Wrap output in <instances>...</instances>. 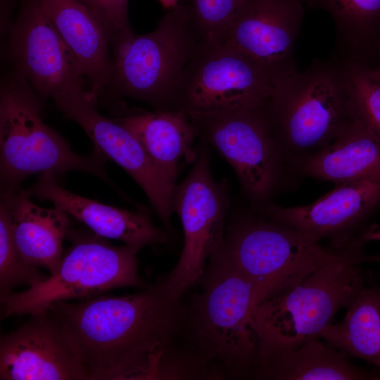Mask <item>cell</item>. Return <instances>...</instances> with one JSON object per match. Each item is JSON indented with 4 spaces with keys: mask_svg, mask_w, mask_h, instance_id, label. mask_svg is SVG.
Returning a JSON list of instances; mask_svg holds the SVG:
<instances>
[{
    "mask_svg": "<svg viewBox=\"0 0 380 380\" xmlns=\"http://www.w3.org/2000/svg\"><path fill=\"white\" fill-rule=\"evenodd\" d=\"M46 311L63 330L88 380L191 376L189 353L177 351L172 343L186 310L158 284L127 296L56 301Z\"/></svg>",
    "mask_w": 380,
    "mask_h": 380,
    "instance_id": "6da1fadb",
    "label": "cell"
},
{
    "mask_svg": "<svg viewBox=\"0 0 380 380\" xmlns=\"http://www.w3.org/2000/svg\"><path fill=\"white\" fill-rule=\"evenodd\" d=\"M379 239L380 229L370 224L341 246L322 247L315 269L307 277L260 301L255 310L258 358L319 338L337 311L364 284L362 264L380 263V254L365 251L369 242Z\"/></svg>",
    "mask_w": 380,
    "mask_h": 380,
    "instance_id": "7a4b0ae2",
    "label": "cell"
},
{
    "mask_svg": "<svg viewBox=\"0 0 380 380\" xmlns=\"http://www.w3.org/2000/svg\"><path fill=\"white\" fill-rule=\"evenodd\" d=\"M262 108L295 177L303 159L328 146L357 115L338 57L315 59L278 78Z\"/></svg>",
    "mask_w": 380,
    "mask_h": 380,
    "instance_id": "3957f363",
    "label": "cell"
},
{
    "mask_svg": "<svg viewBox=\"0 0 380 380\" xmlns=\"http://www.w3.org/2000/svg\"><path fill=\"white\" fill-rule=\"evenodd\" d=\"M43 101L18 74L4 78L0 89L1 194L15 193L34 175L82 171L113 186L105 170L107 159L94 149L88 155L69 144L43 120Z\"/></svg>",
    "mask_w": 380,
    "mask_h": 380,
    "instance_id": "277c9868",
    "label": "cell"
},
{
    "mask_svg": "<svg viewBox=\"0 0 380 380\" xmlns=\"http://www.w3.org/2000/svg\"><path fill=\"white\" fill-rule=\"evenodd\" d=\"M202 291L186 310L197 352L237 374H253L260 341L255 327L258 304L253 284L218 247L200 280Z\"/></svg>",
    "mask_w": 380,
    "mask_h": 380,
    "instance_id": "5b68a950",
    "label": "cell"
},
{
    "mask_svg": "<svg viewBox=\"0 0 380 380\" xmlns=\"http://www.w3.org/2000/svg\"><path fill=\"white\" fill-rule=\"evenodd\" d=\"M203 43L189 6L177 4L149 33L136 34L132 30L111 39L113 72L108 87L156 110H179V80Z\"/></svg>",
    "mask_w": 380,
    "mask_h": 380,
    "instance_id": "8992f818",
    "label": "cell"
},
{
    "mask_svg": "<svg viewBox=\"0 0 380 380\" xmlns=\"http://www.w3.org/2000/svg\"><path fill=\"white\" fill-rule=\"evenodd\" d=\"M66 237L71 246L53 274L0 298L2 318L43 312L53 302L90 298L117 288H146L139 274V250L115 246L93 232L70 229Z\"/></svg>",
    "mask_w": 380,
    "mask_h": 380,
    "instance_id": "52a82bcc",
    "label": "cell"
},
{
    "mask_svg": "<svg viewBox=\"0 0 380 380\" xmlns=\"http://www.w3.org/2000/svg\"><path fill=\"white\" fill-rule=\"evenodd\" d=\"M219 247L253 284L258 304L307 277L322 249L319 242L250 207L233 215Z\"/></svg>",
    "mask_w": 380,
    "mask_h": 380,
    "instance_id": "ba28073f",
    "label": "cell"
},
{
    "mask_svg": "<svg viewBox=\"0 0 380 380\" xmlns=\"http://www.w3.org/2000/svg\"><path fill=\"white\" fill-rule=\"evenodd\" d=\"M262 106L187 113L200 137L235 171L249 207L255 210L272 203L295 177Z\"/></svg>",
    "mask_w": 380,
    "mask_h": 380,
    "instance_id": "9c48e42d",
    "label": "cell"
},
{
    "mask_svg": "<svg viewBox=\"0 0 380 380\" xmlns=\"http://www.w3.org/2000/svg\"><path fill=\"white\" fill-rule=\"evenodd\" d=\"M200 138L194 165L184 179L176 184L171 198L172 211L182 226V251L175 268L157 284L178 300L199 281L206 260L221 244L230 204L228 184L213 177L209 144Z\"/></svg>",
    "mask_w": 380,
    "mask_h": 380,
    "instance_id": "30bf717a",
    "label": "cell"
},
{
    "mask_svg": "<svg viewBox=\"0 0 380 380\" xmlns=\"http://www.w3.org/2000/svg\"><path fill=\"white\" fill-rule=\"evenodd\" d=\"M273 84L263 68L239 49L203 43L180 76L177 106L186 113L258 108Z\"/></svg>",
    "mask_w": 380,
    "mask_h": 380,
    "instance_id": "8fae6325",
    "label": "cell"
},
{
    "mask_svg": "<svg viewBox=\"0 0 380 380\" xmlns=\"http://www.w3.org/2000/svg\"><path fill=\"white\" fill-rule=\"evenodd\" d=\"M13 71L44 100L84 88L76 61L43 11L39 0H20L7 32Z\"/></svg>",
    "mask_w": 380,
    "mask_h": 380,
    "instance_id": "7c38bea8",
    "label": "cell"
},
{
    "mask_svg": "<svg viewBox=\"0 0 380 380\" xmlns=\"http://www.w3.org/2000/svg\"><path fill=\"white\" fill-rule=\"evenodd\" d=\"M64 116L77 123L94 149L123 168L144 191L167 229L171 230V183L152 163L134 134L118 120L102 115L85 88H77L53 99Z\"/></svg>",
    "mask_w": 380,
    "mask_h": 380,
    "instance_id": "4fadbf2b",
    "label": "cell"
},
{
    "mask_svg": "<svg viewBox=\"0 0 380 380\" xmlns=\"http://www.w3.org/2000/svg\"><path fill=\"white\" fill-rule=\"evenodd\" d=\"M380 207V180L362 179L336 184L315 202L284 207L272 202L256 210L305 234L316 242L327 239L341 246L361 233Z\"/></svg>",
    "mask_w": 380,
    "mask_h": 380,
    "instance_id": "5bb4252c",
    "label": "cell"
},
{
    "mask_svg": "<svg viewBox=\"0 0 380 380\" xmlns=\"http://www.w3.org/2000/svg\"><path fill=\"white\" fill-rule=\"evenodd\" d=\"M304 6L303 0H248L224 43L253 59L274 82L298 69L294 50Z\"/></svg>",
    "mask_w": 380,
    "mask_h": 380,
    "instance_id": "9a60e30c",
    "label": "cell"
},
{
    "mask_svg": "<svg viewBox=\"0 0 380 380\" xmlns=\"http://www.w3.org/2000/svg\"><path fill=\"white\" fill-rule=\"evenodd\" d=\"M1 380H88L63 330L48 311L30 315L0 338Z\"/></svg>",
    "mask_w": 380,
    "mask_h": 380,
    "instance_id": "2e32d148",
    "label": "cell"
},
{
    "mask_svg": "<svg viewBox=\"0 0 380 380\" xmlns=\"http://www.w3.org/2000/svg\"><path fill=\"white\" fill-rule=\"evenodd\" d=\"M58 178L53 173H43L23 191L30 197L50 201L98 236L121 241L139 251L167 242L166 232L155 226L145 210H127L87 198L63 188Z\"/></svg>",
    "mask_w": 380,
    "mask_h": 380,
    "instance_id": "e0dca14e",
    "label": "cell"
},
{
    "mask_svg": "<svg viewBox=\"0 0 380 380\" xmlns=\"http://www.w3.org/2000/svg\"><path fill=\"white\" fill-rule=\"evenodd\" d=\"M45 14L76 61L96 103L109 87L113 72L111 38L79 0H39Z\"/></svg>",
    "mask_w": 380,
    "mask_h": 380,
    "instance_id": "ac0fdd59",
    "label": "cell"
},
{
    "mask_svg": "<svg viewBox=\"0 0 380 380\" xmlns=\"http://www.w3.org/2000/svg\"><path fill=\"white\" fill-rule=\"evenodd\" d=\"M294 175L335 184L380 180V139L357 114L331 143L303 159Z\"/></svg>",
    "mask_w": 380,
    "mask_h": 380,
    "instance_id": "d6986e66",
    "label": "cell"
},
{
    "mask_svg": "<svg viewBox=\"0 0 380 380\" xmlns=\"http://www.w3.org/2000/svg\"><path fill=\"white\" fill-rule=\"evenodd\" d=\"M137 138L145 152L173 184L181 166L194 162L200 132L182 110H137L115 119Z\"/></svg>",
    "mask_w": 380,
    "mask_h": 380,
    "instance_id": "ffe728a7",
    "label": "cell"
},
{
    "mask_svg": "<svg viewBox=\"0 0 380 380\" xmlns=\"http://www.w3.org/2000/svg\"><path fill=\"white\" fill-rule=\"evenodd\" d=\"M23 190L1 194L7 203L15 244L29 264L42 267L53 274L63 253V241L70 229V216L54 206L45 208L34 203Z\"/></svg>",
    "mask_w": 380,
    "mask_h": 380,
    "instance_id": "44dd1931",
    "label": "cell"
},
{
    "mask_svg": "<svg viewBox=\"0 0 380 380\" xmlns=\"http://www.w3.org/2000/svg\"><path fill=\"white\" fill-rule=\"evenodd\" d=\"M253 376L274 380L380 379V374L354 365L346 355L318 338L258 357Z\"/></svg>",
    "mask_w": 380,
    "mask_h": 380,
    "instance_id": "7402d4cb",
    "label": "cell"
},
{
    "mask_svg": "<svg viewBox=\"0 0 380 380\" xmlns=\"http://www.w3.org/2000/svg\"><path fill=\"white\" fill-rule=\"evenodd\" d=\"M345 308L343 319L327 325L319 337L347 356L380 369V288L363 284Z\"/></svg>",
    "mask_w": 380,
    "mask_h": 380,
    "instance_id": "603a6c76",
    "label": "cell"
},
{
    "mask_svg": "<svg viewBox=\"0 0 380 380\" xmlns=\"http://www.w3.org/2000/svg\"><path fill=\"white\" fill-rule=\"evenodd\" d=\"M327 12L335 27L339 58L366 64L380 36V0H303Z\"/></svg>",
    "mask_w": 380,
    "mask_h": 380,
    "instance_id": "cb8c5ba5",
    "label": "cell"
},
{
    "mask_svg": "<svg viewBox=\"0 0 380 380\" xmlns=\"http://www.w3.org/2000/svg\"><path fill=\"white\" fill-rule=\"evenodd\" d=\"M38 267L27 263L20 254L13 239L9 210L0 202V298L20 286L28 287L46 279Z\"/></svg>",
    "mask_w": 380,
    "mask_h": 380,
    "instance_id": "d4e9b609",
    "label": "cell"
},
{
    "mask_svg": "<svg viewBox=\"0 0 380 380\" xmlns=\"http://www.w3.org/2000/svg\"><path fill=\"white\" fill-rule=\"evenodd\" d=\"M340 59L349 78L358 115L380 139V65L372 68Z\"/></svg>",
    "mask_w": 380,
    "mask_h": 380,
    "instance_id": "484cf974",
    "label": "cell"
},
{
    "mask_svg": "<svg viewBox=\"0 0 380 380\" xmlns=\"http://www.w3.org/2000/svg\"><path fill=\"white\" fill-rule=\"evenodd\" d=\"M248 0H191L192 22L205 44H223L236 16Z\"/></svg>",
    "mask_w": 380,
    "mask_h": 380,
    "instance_id": "4316f807",
    "label": "cell"
},
{
    "mask_svg": "<svg viewBox=\"0 0 380 380\" xmlns=\"http://www.w3.org/2000/svg\"><path fill=\"white\" fill-rule=\"evenodd\" d=\"M108 32L111 39L132 30L128 18L129 0H79Z\"/></svg>",
    "mask_w": 380,
    "mask_h": 380,
    "instance_id": "83f0119b",
    "label": "cell"
},
{
    "mask_svg": "<svg viewBox=\"0 0 380 380\" xmlns=\"http://www.w3.org/2000/svg\"><path fill=\"white\" fill-rule=\"evenodd\" d=\"M161 3L168 9L175 5H176L177 3V0H160Z\"/></svg>",
    "mask_w": 380,
    "mask_h": 380,
    "instance_id": "f1b7e54d",
    "label": "cell"
},
{
    "mask_svg": "<svg viewBox=\"0 0 380 380\" xmlns=\"http://www.w3.org/2000/svg\"><path fill=\"white\" fill-rule=\"evenodd\" d=\"M376 52L380 56V36L379 37V40H378V42H377V46H376Z\"/></svg>",
    "mask_w": 380,
    "mask_h": 380,
    "instance_id": "f546056e",
    "label": "cell"
}]
</instances>
